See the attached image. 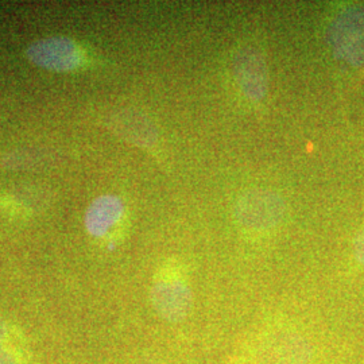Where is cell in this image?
<instances>
[{"label": "cell", "instance_id": "obj_4", "mask_svg": "<svg viewBox=\"0 0 364 364\" xmlns=\"http://www.w3.org/2000/svg\"><path fill=\"white\" fill-rule=\"evenodd\" d=\"M331 43L352 65L364 64V7H351L340 14L331 26Z\"/></svg>", "mask_w": 364, "mask_h": 364}, {"label": "cell", "instance_id": "obj_2", "mask_svg": "<svg viewBox=\"0 0 364 364\" xmlns=\"http://www.w3.org/2000/svg\"><path fill=\"white\" fill-rule=\"evenodd\" d=\"M151 304L161 318L169 323L185 320L192 306V293L180 272L165 267L156 275L150 291Z\"/></svg>", "mask_w": 364, "mask_h": 364}, {"label": "cell", "instance_id": "obj_10", "mask_svg": "<svg viewBox=\"0 0 364 364\" xmlns=\"http://www.w3.org/2000/svg\"><path fill=\"white\" fill-rule=\"evenodd\" d=\"M355 255L359 263L364 266V227L355 240Z\"/></svg>", "mask_w": 364, "mask_h": 364}, {"label": "cell", "instance_id": "obj_3", "mask_svg": "<svg viewBox=\"0 0 364 364\" xmlns=\"http://www.w3.org/2000/svg\"><path fill=\"white\" fill-rule=\"evenodd\" d=\"M27 58L34 65L52 72H73L84 64V53L73 39L49 37L31 43Z\"/></svg>", "mask_w": 364, "mask_h": 364}, {"label": "cell", "instance_id": "obj_7", "mask_svg": "<svg viewBox=\"0 0 364 364\" xmlns=\"http://www.w3.org/2000/svg\"><path fill=\"white\" fill-rule=\"evenodd\" d=\"M115 126L117 131L132 144H141L144 147H150L156 144V129L144 115L135 112L120 114L115 120Z\"/></svg>", "mask_w": 364, "mask_h": 364}, {"label": "cell", "instance_id": "obj_8", "mask_svg": "<svg viewBox=\"0 0 364 364\" xmlns=\"http://www.w3.org/2000/svg\"><path fill=\"white\" fill-rule=\"evenodd\" d=\"M270 359L274 364H304L308 359L309 350L302 340L282 338L270 347Z\"/></svg>", "mask_w": 364, "mask_h": 364}, {"label": "cell", "instance_id": "obj_5", "mask_svg": "<svg viewBox=\"0 0 364 364\" xmlns=\"http://www.w3.org/2000/svg\"><path fill=\"white\" fill-rule=\"evenodd\" d=\"M235 78L240 91L252 102H262L267 93V72L259 53L242 49L234 60Z\"/></svg>", "mask_w": 364, "mask_h": 364}, {"label": "cell", "instance_id": "obj_6", "mask_svg": "<svg viewBox=\"0 0 364 364\" xmlns=\"http://www.w3.org/2000/svg\"><path fill=\"white\" fill-rule=\"evenodd\" d=\"M124 204L120 197L105 195L93 200L85 213V228L95 237H105L124 219Z\"/></svg>", "mask_w": 364, "mask_h": 364}, {"label": "cell", "instance_id": "obj_9", "mask_svg": "<svg viewBox=\"0 0 364 364\" xmlns=\"http://www.w3.org/2000/svg\"><path fill=\"white\" fill-rule=\"evenodd\" d=\"M0 364H23L21 341L0 347Z\"/></svg>", "mask_w": 364, "mask_h": 364}, {"label": "cell", "instance_id": "obj_1", "mask_svg": "<svg viewBox=\"0 0 364 364\" xmlns=\"http://www.w3.org/2000/svg\"><path fill=\"white\" fill-rule=\"evenodd\" d=\"M234 213L237 223L246 230L270 231L284 219L285 203L272 191L252 189L239 197Z\"/></svg>", "mask_w": 364, "mask_h": 364}]
</instances>
